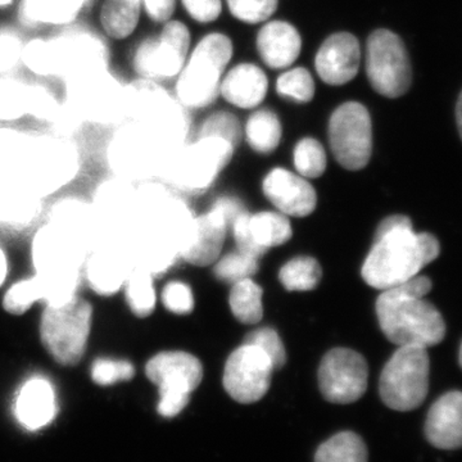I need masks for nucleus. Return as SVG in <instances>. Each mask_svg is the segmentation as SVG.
I'll use <instances>...</instances> for the list:
<instances>
[{
    "label": "nucleus",
    "instance_id": "obj_1",
    "mask_svg": "<svg viewBox=\"0 0 462 462\" xmlns=\"http://www.w3.org/2000/svg\"><path fill=\"white\" fill-rule=\"evenodd\" d=\"M196 216L165 182L143 181L135 191V220L127 247L134 264L152 275L165 273L181 257Z\"/></svg>",
    "mask_w": 462,
    "mask_h": 462
},
{
    "label": "nucleus",
    "instance_id": "obj_2",
    "mask_svg": "<svg viewBox=\"0 0 462 462\" xmlns=\"http://www.w3.org/2000/svg\"><path fill=\"white\" fill-rule=\"evenodd\" d=\"M436 236L415 233L411 220L375 236L361 275L370 287L387 291L409 281L439 256Z\"/></svg>",
    "mask_w": 462,
    "mask_h": 462
},
{
    "label": "nucleus",
    "instance_id": "obj_3",
    "mask_svg": "<svg viewBox=\"0 0 462 462\" xmlns=\"http://www.w3.org/2000/svg\"><path fill=\"white\" fill-rule=\"evenodd\" d=\"M124 118L153 134L172 157L184 147L190 130L184 106L148 79L125 87Z\"/></svg>",
    "mask_w": 462,
    "mask_h": 462
},
{
    "label": "nucleus",
    "instance_id": "obj_4",
    "mask_svg": "<svg viewBox=\"0 0 462 462\" xmlns=\"http://www.w3.org/2000/svg\"><path fill=\"white\" fill-rule=\"evenodd\" d=\"M376 315L380 329L398 346L430 348L445 339L446 322L436 307L398 287L383 291L376 300Z\"/></svg>",
    "mask_w": 462,
    "mask_h": 462
},
{
    "label": "nucleus",
    "instance_id": "obj_5",
    "mask_svg": "<svg viewBox=\"0 0 462 462\" xmlns=\"http://www.w3.org/2000/svg\"><path fill=\"white\" fill-rule=\"evenodd\" d=\"M78 170V149L71 142L60 136H29L16 179L44 199L69 184Z\"/></svg>",
    "mask_w": 462,
    "mask_h": 462
},
{
    "label": "nucleus",
    "instance_id": "obj_6",
    "mask_svg": "<svg viewBox=\"0 0 462 462\" xmlns=\"http://www.w3.org/2000/svg\"><path fill=\"white\" fill-rule=\"evenodd\" d=\"M233 57V42L224 33H209L199 42L176 85L185 108H203L220 94L221 76Z\"/></svg>",
    "mask_w": 462,
    "mask_h": 462
},
{
    "label": "nucleus",
    "instance_id": "obj_7",
    "mask_svg": "<svg viewBox=\"0 0 462 462\" xmlns=\"http://www.w3.org/2000/svg\"><path fill=\"white\" fill-rule=\"evenodd\" d=\"M236 149L224 139L207 136L184 145L169 161L160 178L167 187L180 193H200L214 184L229 165Z\"/></svg>",
    "mask_w": 462,
    "mask_h": 462
},
{
    "label": "nucleus",
    "instance_id": "obj_8",
    "mask_svg": "<svg viewBox=\"0 0 462 462\" xmlns=\"http://www.w3.org/2000/svg\"><path fill=\"white\" fill-rule=\"evenodd\" d=\"M93 309L78 296L62 305H47L41 324L42 343L65 366H74L87 351Z\"/></svg>",
    "mask_w": 462,
    "mask_h": 462
},
{
    "label": "nucleus",
    "instance_id": "obj_9",
    "mask_svg": "<svg viewBox=\"0 0 462 462\" xmlns=\"http://www.w3.org/2000/svg\"><path fill=\"white\" fill-rule=\"evenodd\" d=\"M428 348L398 346L380 375L383 402L396 411L418 409L430 391V360Z\"/></svg>",
    "mask_w": 462,
    "mask_h": 462
},
{
    "label": "nucleus",
    "instance_id": "obj_10",
    "mask_svg": "<svg viewBox=\"0 0 462 462\" xmlns=\"http://www.w3.org/2000/svg\"><path fill=\"white\" fill-rule=\"evenodd\" d=\"M172 156L142 125L127 123L109 143L108 163L117 178L132 182L161 176Z\"/></svg>",
    "mask_w": 462,
    "mask_h": 462
},
{
    "label": "nucleus",
    "instance_id": "obj_11",
    "mask_svg": "<svg viewBox=\"0 0 462 462\" xmlns=\"http://www.w3.org/2000/svg\"><path fill=\"white\" fill-rule=\"evenodd\" d=\"M145 374L160 389L158 413L163 418H175L202 382L203 366L196 356L188 352H161L148 361Z\"/></svg>",
    "mask_w": 462,
    "mask_h": 462
},
{
    "label": "nucleus",
    "instance_id": "obj_12",
    "mask_svg": "<svg viewBox=\"0 0 462 462\" xmlns=\"http://www.w3.org/2000/svg\"><path fill=\"white\" fill-rule=\"evenodd\" d=\"M366 75L376 93L389 99L400 98L412 81L411 63L403 42L389 30H375L367 39Z\"/></svg>",
    "mask_w": 462,
    "mask_h": 462
},
{
    "label": "nucleus",
    "instance_id": "obj_13",
    "mask_svg": "<svg viewBox=\"0 0 462 462\" xmlns=\"http://www.w3.org/2000/svg\"><path fill=\"white\" fill-rule=\"evenodd\" d=\"M329 141L334 158L349 171L367 166L373 153V125L363 103L346 102L333 112Z\"/></svg>",
    "mask_w": 462,
    "mask_h": 462
},
{
    "label": "nucleus",
    "instance_id": "obj_14",
    "mask_svg": "<svg viewBox=\"0 0 462 462\" xmlns=\"http://www.w3.org/2000/svg\"><path fill=\"white\" fill-rule=\"evenodd\" d=\"M67 83V105L90 123L108 125L124 118V85L106 69Z\"/></svg>",
    "mask_w": 462,
    "mask_h": 462
},
{
    "label": "nucleus",
    "instance_id": "obj_15",
    "mask_svg": "<svg viewBox=\"0 0 462 462\" xmlns=\"http://www.w3.org/2000/svg\"><path fill=\"white\" fill-rule=\"evenodd\" d=\"M369 367L363 355L349 348H334L322 358L319 385L331 403H354L367 389Z\"/></svg>",
    "mask_w": 462,
    "mask_h": 462
},
{
    "label": "nucleus",
    "instance_id": "obj_16",
    "mask_svg": "<svg viewBox=\"0 0 462 462\" xmlns=\"http://www.w3.org/2000/svg\"><path fill=\"white\" fill-rule=\"evenodd\" d=\"M273 370L272 360L260 346L243 343L225 365V391L236 402H257L269 391Z\"/></svg>",
    "mask_w": 462,
    "mask_h": 462
},
{
    "label": "nucleus",
    "instance_id": "obj_17",
    "mask_svg": "<svg viewBox=\"0 0 462 462\" xmlns=\"http://www.w3.org/2000/svg\"><path fill=\"white\" fill-rule=\"evenodd\" d=\"M135 191L134 182L117 176L97 188L91 206L98 220L99 243L117 242L127 245L135 220Z\"/></svg>",
    "mask_w": 462,
    "mask_h": 462
},
{
    "label": "nucleus",
    "instance_id": "obj_18",
    "mask_svg": "<svg viewBox=\"0 0 462 462\" xmlns=\"http://www.w3.org/2000/svg\"><path fill=\"white\" fill-rule=\"evenodd\" d=\"M190 47V33L180 21H167L160 38L143 42L134 66L144 79H171L181 72Z\"/></svg>",
    "mask_w": 462,
    "mask_h": 462
},
{
    "label": "nucleus",
    "instance_id": "obj_19",
    "mask_svg": "<svg viewBox=\"0 0 462 462\" xmlns=\"http://www.w3.org/2000/svg\"><path fill=\"white\" fill-rule=\"evenodd\" d=\"M53 41L57 51V76L66 81L107 69V45L96 33L71 30Z\"/></svg>",
    "mask_w": 462,
    "mask_h": 462
},
{
    "label": "nucleus",
    "instance_id": "obj_20",
    "mask_svg": "<svg viewBox=\"0 0 462 462\" xmlns=\"http://www.w3.org/2000/svg\"><path fill=\"white\" fill-rule=\"evenodd\" d=\"M88 254L83 245L50 224L33 236L32 256L36 273H81Z\"/></svg>",
    "mask_w": 462,
    "mask_h": 462
},
{
    "label": "nucleus",
    "instance_id": "obj_21",
    "mask_svg": "<svg viewBox=\"0 0 462 462\" xmlns=\"http://www.w3.org/2000/svg\"><path fill=\"white\" fill-rule=\"evenodd\" d=\"M84 267L90 288L109 297L124 287L134 261L125 243L100 242L88 254Z\"/></svg>",
    "mask_w": 462,
    "mask_h": 462
},
{
    "label": "nucleus",
    "instance_id": "obj_22",
    "mask_svg": "<svg viewBox=\"0 0 462 462\" xmlns=\"http://www.w3.org/2000/svg\"><path fill=\"white\" fill-rule=\"evenodd\" d=\"M361 47L357 38L349 32L330 35L315 58L316 72L322 81L333 87L348 84L358 74Z\"/></svg>",
    "mask_w": 462,
    "mask_h": 462
},
{
    "label": "nucleus",
    "instance_id": "obj_23",
    "mask_svg": "<svg viewBox=\"0 0 462 462\" xmlns=\"http://www.w3.org/2000/svg\"><path fill=\"white\" fill-rule=\"evenodd\" d=\"M263 193L282 215L305 217L315 211L318 196L302 176L284 169H273L264 178Z\"/></svg>",
    "mask_w": 462,
    "mask_h": 462
},
{
    "label": "nucleus",
    "instance_id": "obj_24",
    "mask_svg": "<svg viewBox=\"0 0 462 462\" xmlns=\"http://www.w3.org/2000/svg\"><path fill=\"white\" fill-rule=\"evenodd\" d=\"M226 218L218 207H212L207 214L196 217L193 233L181 257L196 266H209L216 263L223 251L227 233Z\"/></svg>",
    "mask_w": 462,
    "mask_h": 462
},
{
    "label": "nucleus",
    "instance_id": "obj_25",
    "mask_svg": "<svg viewBox=\"0 0 462 462\" xmlns=\"http://www.w3.org/2000/svg\"><path fill=\"white\" fill-rule=\"evenodd\" d=\"M51 226L62 231L88 252L99 243L100 231L96 212L91 203L78 199L58 200L51 209Z\"/></svg>",
    "mask_w": 462,
    "mask_h": 462
},
{
    "label": "nucleus",
    "instance_id": "obj_26",
    "mask_svg": "<svg viewBox=\"0 0 462 462\" xmlns=\"http://www.w3.org/2000/svg\"><path fill=\"white\" fill-rule=\"evenodd\" d=\"M425 436L439 449H457L462 443V394L448 392L431 406L425 422Z\"/></svg>",
    "mask_w": 462,
    "mask_h": 462
},
{
    "label": "nucleus",
    "instance_id": "obj_27",
    "mask_svg": "<svg viewBox=\"0 0 462 462\" xmlns=\"http://www.w3.org/2000/svg\"><path fill=\"white\" fill-rule=\"evenodd\" d=\"M257 50L264 65L270 69H288L300 57L302 39L296 27L291 23L272 21L258 32Z\"/></svg>",
    "mask_w": 462,
    "mask_h": 462
},
{
    "label": "nucleus",
    "instance_id": "obj_28",
    "mask_svg": "<svg viewBox=\"0 0 462 462\" xmlns=\"http://www.w3.org/2000/svg\"><path fill=\"white\" fill-rule=\"evenodd\" d=\"M14 412L26 430H41L50 424L57 412L56 394L51 383L39 376L26 382L18 393Z\"/></svg>",
    "mask_w": 462,
    "mask_h": 462
},
{
    "label": "nucleus",
    "instance_id": "obj_29",
    "mask_svg": "<svg viewBox=\"0 0 462 462\" xmlns=\"http://www.w3.org/2000/svg\"><path fill=\"white\" fill-rule=\"evenodd\" d=\"M42 197L16 178L0 180V226L23 229L38 218Z\"/></svg>",
    "mask_w": 462,
    "mask_h": 462
},
{
    "label": "nucleus",
    "instance_id": "obj_30",
    "mask_svg": "<svg viewBox=\"0 0 462 462\" xmlns=\"http://www.w3.org/2000/svg\"><path fill=\"white\" fill-rule=\"evenodd\" d=\"M269 90V80L260 67L254 63H240L225 76L220 84V94L236 107H257L263 102Z\"/></svg>",
    "mask_w": 462,
    "mask_h": 462
},
{
    "label": "nucleus",
    "instance_id": "obj_31",
    "mask_svg": "<svg viewBox=\"0 0 462 462\" xmlns=\"http://www.w3.org/2000/svg\"><path fill=\"white\" fill-rule=\"evenodd\" d=\"M88 0H23L21 18L29 26L65 25L74 21Z\"/></svg>",
    "mask_w": 462,
    "mask_h": 462
},
{
    "label": "nucleus",
    "instance_id": "obj_32",
    "mask_svg": "<svg viewBox=\"0 0 462 462\" xmlns=\"http://www.w3.org/2000/svg\"><path fill=\"white\" fill-rule=\"evenodd\" d=\"M248 231L254 245L264 254L270 248L285 245L293 234L287 216L267 211L248 216Z\"/></svg>",
    "mask_w": 462,
    "mask_h": 462
},
{
    "label": "nucleus",
    "instance_id": "obj_33",
    "mask_svg": "<svg viewBox=\"0 0 462 462\" xmlns=\"http://www.w3.org/2000/svg\"><path fill=\"white\" fill-rule=\"evenodd\" d=\"M282 134L281 120L270 109L254 112L245 125L248 144L258 153H273L281 144Z\"/></svg>",
    "mask_w": 462,
    "mask_h": 462
},
{
    "label": "nucleus",
    "instance_id": "obj_34",
    "mask_svg": "<svg viewBox=\"0 0 462 462\" xmlns=\"http://www.w3.org/2000/svg\"><path fill=\"white\" fill-rule=\"evenodd\" d=\"M142 0H107L100 20L111 38H127L135 30L141 17Z\"/></svg>",
    "mask_w": 462,
    "mask_h": 462
},
{
    "label": "nucleus",
    "instance_id": "obj_35",
    "mask_svg": "<svg viewBox=\"0 0 462 462\" xmlns=\"http://www.w3.org/2000/svg\"><path fill=\"white\" fill-rule=\"evenodd\" d=\"M126 300L133 314L148 318L156 309V289L153 275L141 266H134L124 284Z\"/></svg>",
    "mask_w": 462,
    "mask_h": 462
},
{
    "label": "nucleus",
    "instance_id": "obj_36",
    "mask_svg": "<svg viewBox=\"0 0 462 462\" xmlns=\"http://www.w3.org/2000/svg\"><path fill=\"white\" fill-rule=\"evenodd\" d=\"M263 288L252 279L234 284L229 303L236 320L247 325L260 322L263 316Z\"/></svg>",
    "mask_w": 462,
    "mask_h": 462
},
{
    "label": "nucleus",
    "instance_id": "obj_37",
    "mask_svg": "<svg viewBox=\"0 0 462 462\" xmlns=\"http://www.w3.org/2000/svg\"><path fill=\"white\" fill-rule=\"evenodd\" d=\"M315 462H367L364 440L352 431H343L322 443Z\"/></svg>",
    "mask_w": 462,
    "mask_h": 462
},
{
    "label": "nucleus",
    "instance_id": "obj_38",
    "mask_svg": "<svg viewBox=\"0 0 462 462\" xmlns=\"http://www.w3.org/2000/svg\"><path fill=\"white\" fill-rule=\"evenodd\" d=\"M322 270L314 257L293 258L282 267L279 281L289 291H314L320 284Z\"/></svg>",
    "mask_w": 462,
    "mask_h": 462
},
{
    "label": "nucleus",
    "instance_id": "obj_39",
    "mask_svg": "<svg viewBox=\"0 0 462 462\" xmlns=\"http://www.w3.org/2000/svg\"><path fill=\"white\" fill-rule=\"evenodd\" d=\"M21 60L23 65L42 76L58 75L56 45L53 39H35L23 48Z\"/></svg>",
    "mask_w": 462,
    "mask_h": 462
},
{
    "label": "nucleus",
    "instance_id": "obj_40",
    "mask_svg": "<svg viewBox=\"0 0 462 462\" xmlns=\"http://www.w3.org/2000/svg\"><path fill=\"white\" fill-rule=\"evenodd\" d=\"M258 258L242 251L231 252L215 264L214 273L218 281L227 284L252 279L258 273Z\"/></svg>",
    "mask_w": 462,
    "mask_h": 462
},
{
    "label": "nucleus",
    "instance_id": "obj_41",
    "mask_svg": "<svg viewBox=\"0 0 462 462\" xmlns=\"http://www.w3.org/2000/svg\"><path fill=\"white\" fill-rule=\"evenodd\" d=\"M294 166L302 178H320L327 170V153L320 142L305 138L294 148Z\"/></svg>",
    "mask_w": 462,
    "mask_h": 462
},
{
    "label": "nucleus",
    "instance_id": "obj_42",
    "mask_svg": "<svg viewBox=\"0 0 462 462\" xmlns=\"http://www.w3.org/2000/svg\"><path fill=\"white\" fill-rule=\"evenodd\" d=\"M276 90L282 98L297 103H310L315 96L314 78L302 67L289 69L276 81Z\"/></svg>",
    "mask_w": 462,
    "mask_h": 462
},
{
    "label": "nucleus",
    "instance_id": "obj_43",
    "mask_svg": "<svg viewBox=\"0 0 462 462\" xmlns=\"http://www.w3.org/2000/svg\"><path fill=\"white\" fill-rule=\"evenodd\" d=\"M29 85L12 79L0 80V121H14L27 115Z\"/></svg>",
    "mask_w": 462,
    "mask_h": 462
},
{
    "label": "nucleus",
    "instance_id": "obj_44",
    "mask_svg": "<svg viewBox=\"0 0 462 462\" xmlns=\"http://www.w3.org/2000/svg\"><path fill=\"white\" fill-rule=\"evenodd\" d=\"M27 139L29 136L16 130L0 129V180L16 178Z\"/></svg>",
    "mask_w": 462,
    "mask_h": 462
},
{
    "label": "nucleus",
    "instance_id": "obj_45",
    "mask_svg": "<svg viewBox=\"0 0 462 462\" xmlns=\"http://www.w3.org/2000/svg\"><path fill=\"white\" fill-rule=\"evenodd\" d=\"M42 300L41 284L35 275L16 282L3 298V307L12 315L25 314L36 302Z\"/></svg>",
    "mask_w": 462,
    "mask_h": 462
},
{
    "label": "nucleus",
    "instance_id": "obj_46",
    "mask_svg": "<svg viewBox=\"0 0 462 462\" xmlns=\"http://www.w3.org/2000/svg\"><path fill=\"white\" fill-rule=\"evenodd\" d=\"M207 136L224 139L236 149L242 142V126L236 116L229 112H218L209 116L200 127L199 138H207Z\"/></svg>",
    "mask_w": 462,
    "mask_h": 462
},
{
    "label": "nucleus",
    "instance_id": "obj_47",
    "mask_svg": "<svg viewBox=\"0 0 462 462\" xmlns=\"http://www.w3.org/2000/svg\"><path fill=\"white\" fill-rule=\"evenodd\" d=\"M231 14L245 23L269 20L278 9L279 0H226Z\"/></svg>",
    "mask_w": 462,
    "mask_h": 462
},
{
    "label": "nucleus",
    "instance_id": "obj_48",
    "mask_svg": "<svg viewBox=\"0 0 462 462\" xmlns=\"http://www.w3.org/2000/svg\"><path fill=\"white\" fill-rule=\"evenodd\" d=\"M245 343L260 346L264 354L269 356L275 370H281L287 363L285 346L279 334L272 328H261V329L251 331L245 336Z\"/></svg>",
    "mask_w": 462,
    "mask_h": 462
},
{
    "label": "nucleus",
    "instance_id": "obj_49",
    "mask_svg": "<svg viewBox=\"0 0 462 462\" xmlns=\"http://www.w3.org/2000/svg\"><path fill=\"white\" fill-rule=\"evenodd\" d=\"M135 374L132 364L124 360L100 358L91 367V378L99 385H112L117 382L130 380Z\"/></svg>",
    "mask_w": 462,
    "mask_h": 462
},
{
    "label": "nucleus",
    "instance_id": "obj_50",
    "mask_svg": "<svg viewBox=\"0 0 462 462\" xmlns=\"http://www.w3.org/2000/svg\"><path fill=\"white\" fill-rule=\"evenodd\" d=\"M60 106L54 98L53 94L44 87L29 85L27 96V115H32L38 120L53 123L60 114Z\"/></svg>",
    "mask_w": 462,
    "mask_h": 462
},
{
    "label": "nucleus",
    "instance_id": "obj_51",
    "mask_svg": "<svg viewBox=\"0 0 462 462\" xmlns=\"http://www.w3.org/2000/svg\"><path fill=\"white\" fill-rule=\"evenodd\" d=\"M162 302L169 311L188 315L193 311L194 297L189 285L180 282H169L162 291Z\"/></svg>",
    "mask_w": 462,
    "mask_h": 462
},
{
    "label": "nucleus",
    "instance_id": "obj_52",
    "mask_svg": "<svg viewBox=\"0 0 462 462\" xmlns=\"http://www.w3.org/2000/svg\"><path fill=\"white\" fill-rule=\"evenodd\" d=\"M182 5L193 20L202 23H214L223 11L221 0H182Z\"/></svg>",
    "mask_w": 462,
    "mask_h": 462
},
{
    "label": "nucleus",
    "instance_id": "obj_53",
    "mask_svg": "<svg viewBox=\"0 0 462 462\" xmlns=\"http://www.w3.org/2000/svg\"><path fill=\"white\" fill-rule=\"evenodd\" d=\"M23 42L12 32H0V74L8 71L21 60Z\"/></svg>",
    "mask_w": 462,
    "mask_h": 462
},
{
    "label": "nucleus",
    "instance_id": "obj_54",
    "mask_svg": "<svg viewBox=\"0 0 462 462\" xmlns=\"http://www.w3.org/2000/svg\"><path fill=\"white\" fill-rule=\"evenodd\" d=\"M148 16L156 23H167L175 11V0H143Z\"/></svg>",
    "mask_w": 462,
    "mask_h": 462
},
{
    "label": "nucleus",
    "instance_id": "obj_55",
    "mask_svg": "<svg viewBox=\"0 0 462 462\" xmlns=\"http://www.w3.org/2000/svg\"><path fill=\"white\" fill-rule=\"evenodd\" d=\"M397 287L409 296L424 298L431 291L433 282L428 276L416 275L409 281L403 282L402 284L397 285Z\"/></svg>",
    "mask_w": 462,
    "mask_h": 462
},
{
    "label": "nucleus",
    "instance_id": "obj_56",
    "mask_svg": "<svg viewBox=\"0 0 462 462\" xmlns=\"http://www.w3.org/2000/svg\"><path fill=\"white\" fill-rule=\"evenodd\" d=\"M214 205L223 211L229 226H231V225L234 224V221H236V218L245 211L242 202H240L239 199H231V197H223V199H218L216 200Z\"/></svg>",
    "mask_w": 462,
    "mask_h": 462
},
{
    "label": "nucleus",
    "instance_id": "obj_57",
    "mask_svg": "<svg viewBox=\"0 0 462 462\" xmlns=\"http://www.w3.org/2000/svg\"><path fill=\"white\" fill-rule=\"evenodd\" d=\"M7 258H5V252L0 248V285H2L3 282H5V278H7Z\"/></svg>",
    "mask_w": 462,
    "mask_h": 462
},
{
    "label": "nucleus",
    "instance_id": "obj_58",
    "mask_svg": "<svg viewBox=\"0 0 462 462\" xmlns=\"http://www.w3.org/2000/svg\"><path fill=\"white\" fill-rule=\"evenodd\" d=\"M461 107H462V102H461V94L460 97H458L457 103H456V125H457L458 133H460L461 135Z\"/></svg>",
    "mask_w": 462,
    "mask_h": 462
},
{
    "label": "nucleus",
    "instance_id": "obj_59",
    "mask_svg": "<svg viewBox=\"0 0 462 462\" xmlns=\"http://www.w3.org/2000/svg\"><path fill=\"white\" fill-rule=\"evenodd\" d=\"M14 0H0V7H5V5H11Z\"/></svg>",
    "mask_w": 462,
    "mask_h": 462
}]
</instances>
